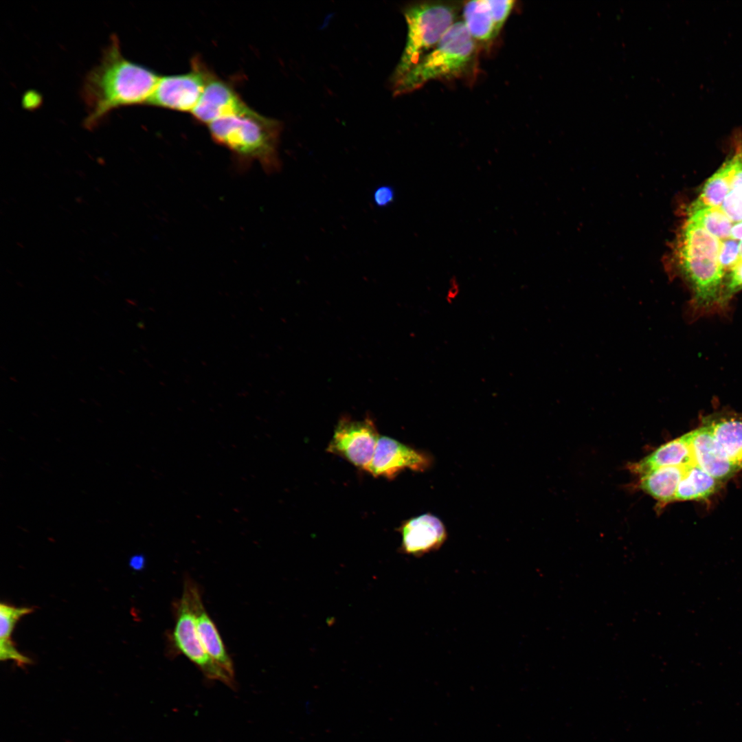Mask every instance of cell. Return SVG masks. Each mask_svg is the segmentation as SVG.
Listing matches in <instances>:
<instances>
[{
  "label": "cell",
  "instance_id": "cell-4",
  "mask_svg": "<svg viewBox=\"0 0 742 742\" xmlns=\"http://www.w3.org/2000/svg\"><path fill=\"white\" fill-rule=\"evenodd\" d=\"M459 10L456 2L441 1L415 2L403 8L407 25L406 43L390 84L399 80L436 46L456 21Z\"/></svg>",
  "mask_w": 742,
  "mask_h": 742
},
{
  "label": "cell",
  "instance_id": "cell-6",
  "mask_svg": "<svg viewBox=\"0 0 742 742\" xmlns=\"http://www.w3.org/2000/svg\"><path fill=\"white\" fill-rule=\"evenodd\" d=\"M214 74L201 60L193 58L190 71L160 78L147 104L192 112Z\"/></svg>",
  "mask_w": 742,
  "mask_h": 742
},
{
  "label": "cell",
  "instance_id": "cell-23",
  "mask_svg": "<svg viewBox=\"0 0 742 742\" xmlns=\"http://www.w3.org/2000/svg\"><path fill=\"white\" fill-rule=\"evenodd\" d=\"M742 289V258H740L725 278L721 308H726L732 296Z\"/></svg>",
  "mask_w": 742,
  "mask_h": 742
},
{
  "label": "cell",
  "instance_id": "cell-20",
  "mask_svg": "<svg viewBox=\"0 0 742 742\" xmlns=\"http://www.w3.org/2000/svg\"><path fill=\"white\" fill-rule=\"evenodd\" d=\"M686 216L721 240L730 238L734 223L721 207L708 206L696 199L688 207Z\"/></svg>",
  "mask_w": 742,
  "mask_h": 742
},
{
  "label": "cell",
  "instance_id": "cell-15",
  "mask_svg": "<svg viewBox=\"0 0 742 742\" xmlns=\"http://www.w3.org/2000/svg\"><path fill=\"white\" fill-rule=\"evenodd\" d=\"M688 466H669L650 471L641 475L639 486L661 504L670 503L675 501L678 484Z\"/></svg>",
  "mask_w": 742,
  "mask_h": 742
},
{
  "label": "cell",
  "instance_id": "cell-26",
  "mask_svg": "<svg viewBox=\"0 0 742 742\" xmlns=\"http://www.w3.org/2000/svg\"><path fill=\"white\" fill-rule=\"evenodd\" d=\"M395 199L394 190L390 186L378 187L373 193V200L376 205L384 207L392 203Z\"/></svg>",
  "mask_w": 742,
  "mask_h": 742
},
{
  "label": "cell",
  "instance_id": "cell-19",
  "mask_svg": "<svg viewBox=\"0 0 742 742\" xmlns=\"http://www.w3.org/2000/svg\"><path fill=\"white\" fill-rule=\"evenodd\" d=\"M462 16L475 41L488 43L497 36L488 0L466 1L462 6Z\"/></svg>",
  "mask_w": 742,
  "mask_h": 742
},
{
  "label": "cell",
  "instance_id": "cell-10",
  "mask_svg": "<svg viewBox=\"0 0 742 742\" xmlns=\"http://www.w3.org/2000/svg\"><path fill=\"white\" fill-rule=\"evenodd\" d=\"M399 530L402 551L416 556L438 550L447 539L442 522L429 513L407 520Z\"/></svg>",
  "mask_w": 742,
  "mask_h": 742
},
{
  "label": "cell",
  "instance_id": "cell-21",
  "mask_svg": "<svg viewBox=\"0 0 742 742\" xmlns=\"http://www.w3.org/2000/svg\"><path fill=\"white\" fill-rule=\"evenodd\" d=\"M734 166L735 157L733 154L706 181L697 200L708 206L721 207L731 190L730 183Z\"/></svg>",
  "mask_w": 742,
  "mask_h": 742
},
{
  "label": "cell",
  "instance_id": "cell-29",
  "mask_svg": "<svg viewBox=\"0 0 742 742\" xmlns=\"http://www.w3.org/2000/svg\"><path fill=\"white\" fill-rule=\"evenodd\" d=\"M145 564V559L142 555H135L131 557L129 565L135 570H140Z\"/></svg>",
  "mask_w": 742,
  "mask_h": 742
},
{
  "label": "cell",
  "instance_id": "cell-3",
  "mask_svg": "<svg viewBox=\"0 0 742 742\" xmlns=\"http://www.w3.org/2000/svg\"><path fill=\"white\" fill-rule=\"evenodd\" d=\"M475 53V41L464 23L456 21L433 49L391 84L393 95L410 93L432 80L461 77L472 65Z\"/></svg>",
  "mask_w": 742,
  "mask_h": 742
},
{
  "label": "cell",
  "instance_id": "cell-17",
  "mask_svg": "<svg viewBox=\"0 0 742 742\" xmlns=\"http://www.w3.org/2000/svg\"><path fill=\"white\" fill-rule=\"evenodd\" d=\"M721 244V240L686 218L679 232L676 254H701L718 258Z\"/></svg>",
  "mask_w": 742,
  "mask_h": 742
},
{
  "label": "cell",
  "instance_id": "cell-7",
  "mask_svg": "<svg viewBox=\"0 0 742 742\" xmlns=\"http://www.w3.org/2000/svg\"><path fill=\"white\" fill-rule=\"evenodd\" d=\"M379 438L376 425L370 418L353 420L343 417L337 424L326 450L367 471Z\"/></svg>",
  "mask_w": 742,
  "mask_h": 742
},
{
  "label": "cell",
  "instance_id": "cell-13",
  "mask_svg": "<svg viewBox=\"0 0 742 742\" xmlns=\"http://www.w3.org/2000/svg\"><path fill=\"white\" fill-rule=\"evenodd\" d=\"M696 464L686 434L656 449L640 461L632 464L631 471L640 475L660 467Z\"/></svg>",
  "mask_w": 742,
  "mask_h": 742
},
{
  "label": "cell",
  "instance_id": "cell-1",
  "mask_svg": "<svg viewBox=\"0 0 742 742\" xmlns=\"http://www.w3.org/2000/svg\"><path fill=\"white\" fill-rule=\"evenodd\" d=\"M159 78L153 71L125 58L119 38L111 35L99 63L83 80L81 95L87 111L84 126L93 129L115 109L147 104Z\"/></svg>",
  "mask_w": 742,
  "mask_h": 742
},
{
  "label": "cell",
  "instance_id": "cell-2",
  "mask_svg": "<svg viewBox=\"0 0 742 742\" xmlns=\"http://www.w3.org/2000/svg\"><path fill=\"white\" fill-rule=\"evenodd\" d=\"M214 141L228 149L240 168L258 163L267 173L280 170L279 144L282 123L248 105L207 125Z\"/></svg>",
  "mask_w": 742,
  "mask_h": 742
},
{
  "label": "cell",
  "instance_id": "cell-8",
  "mask_svg": "<svg viewBox=\"0 0 742 742\" xmlns=\"http://www.w3.org/2000/svg\"><path fill=\"white\" fill-rule=\"evenodd\" d=\"M431 462L426 453L392 438L381 436L367 471L375 477L392 479L405 469L424 471Z\"/></svg>",
  "mask_w": 742,
  "mask_h": 742
},
{
  "label": "cell",
  "instance_id": "cell-25",
  "mask_svg": "<svg viewBox=\"0 0 742 742\" xmlns=\"http://www.w3.org/2000/svg\"><path fill=\"white\" fill-rule=\"evenodd\" d=\"M721 209L733 223L742 221V192L730 190Z\"/></svg>",
  "mask_w": 742,
  "mask_h": 742
},
{
  "label": "cell",
  "instance_id": "cell-27",
  "mask_svg": "<svg viewBox=\"0 0 742 742\" xmlns=\"http://www.w3.org/2000/svg\"><path fill=\"white\" fill-rule=\"evenodd\" d=\"M734 152L735 166L734 170L731 179L730 188L739 192H742V147L738 146Z\"/></svg>",
  "mask_w": 742,
  "mask_h": 742
},
{
  "label": "cell",
  "instance_id": "cell-11",
  "mask_svg": "<svg viewBox=\"0 0 742 742\" xmlns=\"http://www.w3.org/2000/svg\"><path fill=\"white\" fill-rule=\"evenodd\" d=\"M701 426L710 433L720 451L742 469V413L719 412L702 418Z\"/></svg>",
  "mask_w": 742,
  "mask_h": 742
},
{
  "label": "cell",
  "instance_id": "cell-16",
  "mask_svg": "<svg viewBox=\"0 0 742 742\" xmlns=\"http://www.w3.org/2000/svg\"><path fill=\"white\" fill-rule=\"evenodd\" d=\"M33 611L32 607H14L5 603L0 604V660L1 661L12 660L21 668L32 663V659L16 649L12 640V634L18 621Z\"/></svg>",
  "mask_w": 742,
  "mask_h": 742
},
{
  "label": "cell",
  "instance_id": "cell-30",
  "mask_svg": "<svg viewBox=\"0 0 742 742\" xmlns=\"http://www.w3.org/2000/svg\"><path fill=\"white\" fill-rule=\"evenodd\" d=\"M730 238L742 240V221L734 223L730 233Z\"/></svg>",
  "mask_w": 742,
  "mask_h": 742
},
{
  "label": "cell",
  "instance_id": "cell-24",
  "mask_svg": "<svg viewBox=\"0 0 742 742\" xmlns=\"http://www.w3.org/2000/svg\"><path fill=\"white\" fill-rule=\"evenodd\" d=\"M497 35L499 33L515 3L513 0H488Z\"/></svg>",
  "mask_w": 742,
  "mask_h": 742
},
{
  "label": "cell",
  "instance_id": "cell-28",
  "mask_svg": "<svg viewBox=\"0 0 742 742\" xmlns=\"http://www.w3.org/2000/svg\"><path fill=\"white\" fill-rule=\"evenodd\" d=\"M459 294V289L458 285L455 283L454 285H451L449 288L447 293L445 295L446 302L448 304H452L458 297Z\"/></svg>",
  "mask_w": 742,
  "mask_h": 742
},
{
  "label": "cell",
  "instance_id": "cell-14",
  "mask_svg": "<svg viewBox=\"0 0 742 742\" xmlns=\"http://www.w3.org/2000/svg\"><path fill=\"white\" fill-rule=\"evenodd\" d=\"M196 627L203 647L212 660L232 677L234 667L219 632L207 613L201 598L196 605Z\"/></svg>",
  "mask_w": 742,
  "mask_h": 742
},
{
  "label": "cell",
  "instance_id": "cell-18",
  "mask_svg": "<svg viewBox=\"0 0 742 742\" xmlns=\"http://www.w3.org/2000/svg\"><path fill=\"white\" fill-rule=\"evenodd\" d=\"M722 483L696 464L689 465L678 484L675 501L707 499L720 488Z\"/></svg>",
  "mask_w": 742,
  "mask_h": 742
},
{
  "label": "cell",
  "instance_id": "cell-22",
  "mask_svg": "<svg viewBox=\"0 0 742 742\" xmlns=\"http://www.w3.org/2000/svg\"><path fill=\"white\" fill-rule=\"evenodd\" d=\"M739 243L732 238L721 240L718 262L726 277L740 259Z\"/></svg>",
  "mask_w": 742,
  "mask_h": 742
},
{
  "label": "cell",
  "instance_id": "cell-12",
  "mask_svg": "<svg viewBox=\"0 0 742 742\" xmlns=\"http://www.w3.org/2000/svg\"><path fill=\"white\" fill-rule=\"evenodd\" d=\"M686 435L696 465L712 477L723 482L740 471L720 451L704 427Z\"/></svg>",
  "mask_w": 742,
  "mask_h": 742
},
{
  "label": "cell",
  "instance_id": "cell-31",
  "mask_svg": "<svg viewBox=\"0 0 742 742\" xmlns=\"http://www.w3.org/2000/svg\"><path fill=\"white\" fill-rule=\"evenodd\" d=\"M739 252H740V258H742V240H741L740 243H739Z\"/></svg>",
  "mask_w": 742,
  "mask_h": 742
},
{
  "label": "cell",
  "instance_id": "cell-9",
  "mask_svg": "<svg viewBox=\"0 0 742 742\" xmlns=\"http://www.w3.org/2000/svg\"><path fill=\"white\" fill-rule=\"evenodd\" d=\"M247 106L229 82L214 74L191 113L196 121L208 125L217 119L234 114Z\"/></svg>",
  "mask_w": 742,
  "mask_h": 742
},
{
  "label": "cell",
  "instance_id": "cell-5",
  "mask_svg": "<svg viewBox=\"0 0 742 742\" xmlns=\"http://www.w3.org/2000/svg\"><path fill=\"white\" fill-rule=\"evenodd\" d=\"M201 598L198 585L186 578L183 593L174 605L175 622L170 635L173 649L186 656L211 679L232 686L233 677L218 666L205 652L196 627V605Z\"/></svg>",
  "mask_w": 742,
  "mask_h": 742
}]
</instances>
